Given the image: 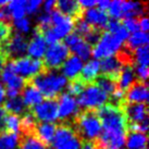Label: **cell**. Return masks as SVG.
I'll return each mask as SVG.
<instances>
[{
  "label": "cell",
  "instance_id": "1",
  "mask_svg": "<svg viewBox=\"0 0 149 149\" xmlns=\"http://www.w3.org/2000/svg\"><path fill=\"white\" fill-rule=\"evenodd\" d=\"M47 100L57 99L62 94V91L68 85V79L58 70H44L40 74L36 75L32 79L27 81Z\"/></svg>",
  "mask_w": 149,
  "mask_h": 149
},
{
  "label": "cell",
  "instance_id": "2",
  "mask_svg": "<svg viewBox=\"0 0 149 149\" xmlns=\"http://www.w3.org/2000/svg\"><path fill=\"white\" fill-rule=\"evenodd\" d=\"M71 125L82 143H93L98 138L102 130L97 110L93 109H81Z\"/></svg>",
  "mask_w": 149,
  "mask_h": 149
},
{
  "label": "cell",
  "instance_id": "3",
  "mask_svg": "<svg viewBox=\"0 0 149 149\" xmlns=\"http://www.w3.org/2000/svg\"><path fill=\"white\" fill-rule=\"evenodd\" d=\"M4 68H7L8 70H10L17 76L24 79L25 81L32 79L45 70L42 60H35L29 57L10 60L7 62Z\"/></svg>",
  "mask_w": 149,
  "mask_h": 149
},
{
  "label": "cell",
  "instance_id": "4",
  "mask_svg": "<svg viewBox=\"0 0 149 149\" xmlns=\"http://www.w3.org/2000/svg\"><path fill=\"white\" fill-rule=\"evenodd\" d=\"M83 143L72 125L58 123L51 149H81Z\"/></svg>",
  "mask_w": 149,
  "mask_h": 149
},
{
  "label": "cell",
  "instance_id": "5",
  "mask_svg": "<svg viewBox=\"0 0 149 149\" xmlns=\"http://www.w3.org/2000/svg\"><path fill=\"white\" fill-rule=\"evenodd\" d=\"M109 100L108 95L94 84H89L85 87L83 93L77 97V104L79 109H93L97 110L106 104Z\"/></svg>",
  "mask_w": 149,
  "mask_h": 149
},
{
  "label": "cell",
  "instance_id": "6",
  "mask_svg": "<svg viewBox=\"0 0 149 149\" xmlns=\"http://www.w3.org/2000/svg\"><path fill=\"white\" fill-rule=\"evenodd\" d=\"M70 51L62 42H57L46 49L44 56V66L46 70H60L65 60L70 57Z\"/></svg>",
  "mask_w": 149,
  "mask_h": 149
},
{
  "label": "cell",
  "instance_id": "7",
  "mask_svg": "<svg viewBox=\"0 0 149 149\" xmlns=\"http://www.w3.org/2000/svg\"><path fill=\"white\" fill-rule=\"evenodd\" d=\"M123 42H121L119 38L104 31L99 42L96 44L95 47L91 49V56L95 59H104L107 57H111L116 54L119 49L122 47Z\"/></svg>",
  "mask_w": 149,
  "mask_h": 149
},
{
  "label": "cell",
  "instance_id": "8",
  "mask_svg": "<svg viewBox=\"0 0 149 149\" xmlns=\"http://www.w3.org/2000/svg\"><path fill=\"white\" fill-rule=\"evenodd\" d=\"M27 46H29V40L25 37V35L17 33L12 29L11 36L4 44L0 45V48L7 54L10 61V60H15V59L25 57V54L27 52Z\"/></svg>",
  "mask_w": 149,
  "mask_h": 149
},
{
  "label": "cell",
  "instance_id": "9",
  "mask_svg": "<svg viewBox=\"0 0 149 149\" xmlns=\"http://www.w3.org/2000/svg\"><path fill=\"white\" fill-rule=\"evenodd\" d=\"M58 120L59 123L63 124H72L74 118L81 111L76 98L69 95L66 93H62L58 98Z\"/></svg>",
  "mask_w": 149,
  "mask_h": 149
},
{
  "label": "cell",
  "instance_id": "10",
  "mask_svg": "<svg viewBox=\"0 0 149 149\" xmlns=\"http://www.w3.org/2000/svg\"><path fill=\"white\" fill-rule=\"evenodd\" d=\"M38 122L54 123L58 120V100L51 99L42 101L39 104L29 109Z\"/></svg>",
  "mask_w": 149,
  "mask_h": 149
},
{
  "label": "cell",
  "instance_id": "11",
  "mask_svg": "<svg viewBox=\"0 0 149 149\" xmlns=\"http://www.w3.org/2000/svg\"><path fill=\"white\" fill-rule=\"evenodd\" d=\"M64 45L68 47L71 54H74L82 61H88L91 57V47L75 33L69 34L64 38Z\"/></svg>",
  "mask_w": 149,
  "mask_h": 149
},
{
  "label": "cell",
  "instance_id": "12",
  "mask_svg": "<svg viewBox=\"0 0 149 149\" xmlns=\"http://www.w3.org/2000/svg\"><path fill=\"white\" fill-rule=\"evenodd\" d=\"M122 112L124 113L127 124L141 123L148 120V107L145 104H128L123 100L120 104Z\"/></svg>",
  "mask_w": 149,
  "mask_h": 149
},
{
  "label": "cell",
  "instance_id": "13",
  "mask_svg": "<svg viewBox=\"0 0 149 149\" xmlns=\"http://www.w3.org/2000/svg\"><path fill=\"white\" fill-rule=\"evenodd\" d=\"M148 83L136 79L125 93L124 100L128 104H148Z\"/></svg>",
  "mask_w": 149,
  "mask_h": 149
},
{
  "label": "cell",
  "instance_id": "14",
  "mask_svg": "<svg viewBox=\"0 0 149 149\" xmlns=\"http://www.w3.org/2000/svg\"><path fill=\"white\" fill-rule=\"evenodd\" d=\"M46 49H47V42L44 38V35L35 27L33 32V36L29 40L26 54H29V58L40 60L45 56Z\"/></svg>",
  "mask_w": 149,
  "mask_h": 149
},
{
  "label": "cell",
  "instance_id": "15",
  "mask_svg": "<svg viewBox=\"0 0 149 149\" xmlns=\"http://www.w3.org/2000/svg\"><path fill=\"white\" fill-rule=\"evenodd\" d=\"M82 19L93 27L104 31L109 21V15L106 11L99 10L98 8H91L88 10H84Z\"/></svg>",
  "mask_w": 149,
  "mask_h": 149
},
{
  "label": "cell",
  "instance_id": "16",
  "mask_svg": "<svg viewBox=\"0 0 149 149\" xmlns=\"http://www.w3.org/2000/svg\"><path fill=\"white\" fill-rule=\"evenodd\" d=\"M121 8L123 19H137L147 17L148 3L147 2H134V1H122Z\"/></svg>",
  "mask_w": 149,
  "mask_h": 149
},
{
  "label": "cell",
  "instance_id": "17",
  "mask_svg": "<svg viewBox=\"0 0 149 149\" xmlns=\"http://www.w3.org/2000/svg\"><path fill=\"white\" fill-rule=\"evenodd\" d=\"M56 9L61 14L70 17L73 21L82 19L84 13V9L79 6V1H74V0H59V1H56Z\"/></svg>",
  "mask_w": 149,
  "mask_h": 149
},
{
  "label": "cell",
  "instance_id": "18",
  "mask_svg": "<svg viewBox=\"0 0 149 149\" xmlns=\"http://www.w3.org/2000/svg\"><path fill=\"white\" fill-rule=\"evenodd\" d=\"M56 130H57V124L56 123L38 122L36 124L35 130H34L33 136L36 137L42 145H45L48 148L52 144L54 134H56Z\"/></svg>",
  "mask_w": 149,
  "mask_h": 149
},
{
  "label": "cell",
  "instance_id": "19",
  "mask_svg": "<svg viewBox=\"0 0 149 149\" xmlns=\"http://www.w3.org/2000/svg\"><path fill=\"white\" fill-rule=\"evenodd\" d=\"M122 68H123L122 63L118 60L116 56L107 57V58L101 59V61H99V70L101 72L100 74L107 75L110 79H114L116 83H118Z\"/></svg>",
  "mask_w": 149,
  "mask_h": 149
},
{
  "label": "cell",
  "instance_id": "20",
  "mask_svg": "<svg viewBox=\"0 0 149 149\" xmlns=\"http://www.w3.org/2000/svg\"><path fill=\"white\" fill-rule=\"evenodd\" d=\"M83 61L79 58H77L74 54H70V57L66 59L65 62L63 63L60 71L62 72L61 74L65 77L66 79H74L77 77L81 73V71L83 69Z\"/></svg>",
  "mask_w": 149,
  "mask_h": 149
},
{
  "label": "cell",
  "instance_id": "21",
  "mask_svg": "<svg viewBox=\"0 0 149 149\" xmlns=\"http://www.w3.org/2000/svg\"><path fill=\"white\" fill-rule=\"evenodd\" d=\"M42 99L44 97L37 88H35L29 82H26L25 86L22 89V100L24 102L25 107L27 109H32L35 106L40 104Z\"/></svg>",
  "mask_w": 149,
  "mask_h": 149
},
{
  "label": "cell",
  "instance_id": "22",
  "mask_svg": "<svg viewBox=\"0 0 149 149\" xmlns=\"http://www.w3.org/2000/svg\"><path fill=\"white\" fill-rule=\"evenodd\" d=\"M99 61L91 60L83 66L79 77L83 83H85L86 85H89V84L94 83L95 79L99 75Z\"/></svg>",
  "mask_w": 149,
  "mask_h": 149
},
{
  "label": "cell",
  "instance_id": "23",
  "mask_svg": "<svg viewBox=\"0 0 149 149\" xmlns=\"http://www.w3.org/2000/svg\"><path fill=\"white\" fill-rule=\"evenodd\" d=\"M0 76L1 79L6 85L7 88H12V89H17V91H21L23 89V87L25 86V84L27 81H25L24 79H22L20 76L15 75L12 73L10 70H8L7 68H3L2 71L0 72Z\"/></svg>",
  "mask_w": 149,
  "mask_h": 149
},
{
  "label": "cell",
  "instance_id": "24",
  "mask_svg": "<svg viewBox=\"0 0 149 149\" xmlns=\"http://www.w3.org/2000/svg\"><path fill=\"white\" fill-rule=\"evenodd\" d=\"M136 75L134 72V66L132 65H124L122 68L118 79V88L123 93H126L128 87L131 86L135 81H136Z\"/></svg>",
  "mask_w": 149,
  "mask_h": 149
},
{
  "label": "cell",
  "instance_id": "25",
  "mask_svg": "<svg viewBox=\"0 0 149 149\" xmlns=\"http://www.w3.org/2000/svg\"><path fill=\"white\" fill-rule=\"evenodd\" d=\"M124 145L126 149H147V135L143 133L127 132Z\"/></svg>",
  "mask_w": 149,
  "mask_h": 149
},
{
  "label": "cell",
  "instance_id": "26",
  "mask_svg": "<svg viewBox=\"0 0 149 149\" xmlns=\"http://www.w3.org/2000/svg\"><path fill=\"white\" fill-rule=\"evenodd\" d=\"M2 108L7 113H11V114H15V116H23L24 113L29 111V109L25 107L24 102L22 100L21 96H17L15 98L12 99H7L2 102Z\"/></svg>",
  "mask_w": 149,
  "mask_h": 149
},
{
  "label": "cell",
  "instance_id": "27",
  "mask_svg": "<svg viewBox=\"0 0 149 149\" xmlns=\"http://www.w3.org/2000/svg\"><path fill=\"white\" fill-rule=\"evenodd\" d=\"M94 85L99 87L102 91H104L108 95V97H111L119 88H118V83L114 79H110L109 76L104 74H99L94 81Z\"/></svg>",
  "mask_w": 149,
  "mask_h": 149
},
{
  "label": "cell",
  "instance_id": "28",
  "mask_svg": "<svg viewBox=\"0 0 149 149\" xmlns=\"http://www.w3.org/2000/svg\"><path fill=\"white\" fill-rule=\"evenodd\" d=\"M144 45H148V35H147V33H144L141 31H138L136 33H133L123 42V46H125L127 49L132 50V51Z\"/></svg>",
  "mask_w": 149,
  "mask_h": 149
},
{
  "label": "cell",
  "instance_id": "29",
  "mask_svg": "<svg viewBox=\"0 0 149 149\" xmlns=\"http://www.w3.org/2000/svg\"><path fill=\"white\" fill-rule=\"evenodd\" d=\"M8 9L13 20H20L23 19L26 14L25 8H26V1L25 0H15V1H10L8 3Z\"/></svg>",
  "mask_w": 149,
  "mask_h": 149
},
{
  "label": "cell",
  "instance_id": "30",
  "mask_svg": "<svg viewBox=\"0 0 149 149\" xmlns=\"http://www.w3.org/2000/svg\"><path fill=\"white\" fill-rule=\"evenodd\" d=\"M20 143V135L4 133L0 135V149H17Z\"/></svg>",
  "mask_w": 149,
  "mask_h": 149
},
{
  "label": "cell",
  "instance_id": "31",
  "mask_svg": "<svg viewBox=\"0 0 149 149\" xmlns=\"http://www.w3.org/2000/svg\"><path fill=\"white\" fill-rule=\"evenodd\" d=\"M20 149H48L45 145H42L40 141L33 135L24 136L20 135V143H19Z\"/></svg>",
  "mask_w": 149,
  "mask_h": 149
},
{
  "label": "cell",
  "instance_id": "32",
  "mask_svg": "<svg viewBox=\"0 0 149 149\" xmlns=\"http://www.w3.org/2000/svg\"><path fill=\"white\" fill-rule=\"evenodd\" d=\"M66 86H68V87H65L66 94L73 96V97H79V96L83 93V91L85 89V87H86L87 85L85 83H83V82L79 79V76H77V77H75L74 79L70 81Z\"/></svg>",
  "mask_w": 149,
  "mask_h": 149
},
{
  "label": "cell",
  "instance_id": "33",
  "mask_svg": "<svg viewBox=\"0 0 149 149\" xmlns=\"http://www.w3.org/2000/svg\"><path fill=\"white\" fill-rule=\"evenodd\" d=\"M134 60H135V64L137 65L148 68V45H144L134 50Z\"/></svg>",
  "mask_w": 149,
  "mask_h": 149
},
{
  "label": "cell",
  "instance_id": "34",
  "mask_svg": "<svg viewBox=\"0 0 149 149\" xmlns=\"http://www.w3.org/2000/svg\"><path fill=\"white\" fill-rule=\"evenodd\" d=\"M6 131L10 134H17L20 133V118L15 114L7 113L6 116Z\"/></svg>",
  "mask_w": 149,
  "mask_h": 149
},
{
  "label": "cell",
  "instance_id": "35",
  "mask_svg": "<svg viewBox=\"0 0 149 149\" xmlns=\"http://www.w3.org/2000/svg\"><path fill=\"white\" fill-rule=\"evenodd\" d=\"M12 29L24 35V34L29 33V29H31V21L26 17H23L20 20H13Z\"/></svg>",
  "mask_w": 149,
  "mask_h": 149
},
{
  "label": "cell",
  "instance_id": "36",
  "mask_svg": "<svg viewBox=\"0 0 149 149\" xmlns=\"http://www.w3.org/2000/svg\"><path fill=\"white\" fill-rule=\"evenodd\" d=\"M121 2H122V1H119V0L110 2V6H109V8H108V11H109V14L112 17V19H116V20L123 19Z\"/></svg>",
  "mask_w": 149,
  "mask_h": 149
},
{
  "label": "cell",
  "instance_id": "37",
  "mask_svg": "<svg viewBox=\"0 0 149 149\" xmlns=\"http://www.w3.org/2000/svg\"><path fill=\"white\" fill-rule=\"evenodd\" d=\"M121 24L124 26V29L128 33H136L139 31L138 19H123Z\"/></svg>",
  "mask_w": 149,
  "mask_h": 149
},
{
  "label": "cell",
  "instance_id": "38",
  "mask_svg": "<svg viewBox=\"0 0 149 149\" xmlns=\"http://www.w3.org/2000/svg\"><path fill=\"white\" fill-rule=\"evenodd\" d=\"M12 34V26L1 23L0 22V45H2L9 39Z\"/></svg>",
  "mask_w": 149,
  "mask_h": 149
},
{
  "label": "cell",
  "instance_id": "39",
  "mask_svg": "<svg viewBox=\"0 0 149 149\" xmlns=\"http://www.w3.org/2000/svg\"><path fill=\"white\" fill-rule=\"evenodd\" d=\"M12 15H11V13L9 11L8 7L7 6L1 7L0 8V22L9 25V26H12Z\"/></svg>",
  "mask_w": 149,
  "mask_h": 149
},
{
  "label": "cell",
  "instance_id": "40",
  "mask_svg": "<svg viewBox=\"0 0 149 149\" xmlns=\"http://www.w3.org/2000/svg\"><path fill=\"white\" fill-rule=\"evenodd\" d=\"M42 4V0H32V1H26V8L25 11L29 14H35L37 12L40 6Z\"/></svg>",
  "mask_w": 149,
  "mask_h": 149
},
{
  "label": "cell",
  "instance_id": "41",
  "mask_svg": "<svg viewBox=\"0 0 149 149\" xmlns=\"http://www.w3.org/2000/svg\"><path fill=\"white\" fill-rule=\"evenodd\" d=\"M6 116H7V112L0 106V135L7 133V131H6Z\"/></svg>",
  "mask_w": 149,
  "mask_h": 149
},
{
  "label": "cell",
  "instance_id": "42",
  "mask_svg": "<svg viewBox=\"0 0 149 149\" xmlns=\"http://www.w3.org/2000/svg\"><path fill=\"white\" fill-rule=\"evenodd\" d=\"M138 25H139V31L141 32H144V33H147L149 29V23H148V17H141L138 20Z\"/></svg>",
  "mask_w": 149,
  "mask_h": 149
},
{
  "label": "cell",
  "instance_id": "43",
  "mask_svg": "<svg viewBox=\"0 0 149 149\" xmlns=\"http://www.w3.org/2000/svg\"><path fill=\"white\" fill-rule=\"evenodd\" d=\"M79 3L84 10H86V9L88 10V9H91L95 6H97V1H95V0H81V1H79Z\"/></svg>",
  "mask_w": 149,
  "mask_h": 149
},
{
  "label": "cell",
  "instance_id": "44",
  "mask_svg": "<svg viewBox=\"0 0 149 149\" xmlns=\"http://www.w3.org/2000/svg\"><path fill=\"white\" fill-rule=\"evenodd\" d=\"M42 6H44V11L47 13H50L54 9H56V1L54 0L46 1V2H42Z\"/></svg>",
  "mask_w": 149,
  "mask_h": 149
},
{
  "label": "cell",
  "instance_id": "45",
  "mask_svg": "<svg viewBox=\"0 0 149 149\" xmlns=\"http://www.w3.org/2000/svg\"><path fill=\"white\" fill-rule=\"evenodd\" d=\"M8 61H9V59H8V57H7V54H4L3 51H2V49L0 48V72H1L2 69L6 66V64H7Z\"/></svg>",
  "mask_w": 149,
  "mask_h": 149
},
{
  "label": "cell",
  "instance_id": "46",
  "mask_svg": "<svg viewBox=\"0 0 149 149\" xmlns=\"http://www.w3.org/2000/svg\"><path fill=\"white\" fill-rule=\"evenodd\" d=\"M110 2L109 0H101V1H97V6H98V9L99 10H102V11H107L109 6H110Z\"/></svg>",
  "mask_w": 149,
  "mask_h": 149
},
{
  "label": "cell",
  "instance_id": "47",
  "mask_svg": "<svg viewBox=\"0 0 149 149\" xmlns=\"http://www.w3.org/2000/svg\"><path fill=\"white\" fill-rule=\"evenodd\" d=\"M4 97H6V88H4L3 84L0 83V104L4 101Z\"/></svg>",
  "mask_w": 149,
  "mask_h": 149
},
{
  "label": "cell",
  "instance_id": "48",
  "mask_svg": "<svg viewBox=\"0 0 149 149\" xmlns=\"http://www.w3.org/2000/svg\"><path fill=\"white\" fill-rule=\"evenodd\" d=\"M81 149H96V148L93 143H83V145H82V148Z\"/></svg>",
  "mask_w": 149,
  "mask_h": 149
}]
</instances>
